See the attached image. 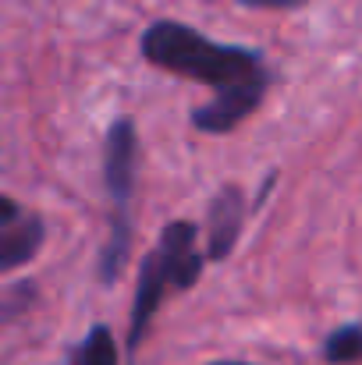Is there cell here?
<instances>
[{"label": "cell", "instance_id": "277c9868", "mask_svg": "<svg viewBox=\"0 0 362 365\" xmlns=\"http://www.w3.org/2000/svg\"><path fill=\"white\" fill-rule=\"evenodd\" d=\"M167 291H171V280H167L164 262H160V255H156V248H153V252H146L142 262H139V284H135L131 316H128V341H124L128 359L139 355V348H142V341H146V330H149V323L156 319V312H160Z\"/></svg>", "mask_w": 362, "mask_h": 365}, {"label": "cell", "instance_id": "9c48e42d", "mask_svg": "<svg viewBox=\"0 0 362 365\" xmlns=\"http://www.w3.org/2000/svg\"><path fill=\"white\" fill-rule=\"evenodd\" d=\"M241 7H252V11H295L309 0H238Z\"/></svg>", "mask_w": 362, "mask_h": 365}, {"label": "cell", "instance_id": "ba28073f", "mask_svg": "<svg viewBox=\"0 0 362 365\" xmlns=\"http://www.w3.org/2000/svg\"><path fill=\"white\" fill-rule=\"evenodd\" d=\"M75 365H118V341L107 323H93L86 341L75 348Z\"/></svg>", "mask_w": 362, "mask_h": 365}, {"label": "cell", "instance_id": "3957f363", "mask_svg": "<svg viewBox=\"0 0 362 365\" xmlns=\"http://www.w3.org/2000/svg\"><path fill=\"white\" fill-rule=\"evenodd\" d=\"M156 255L164 262V273L171 280V291H192L206 266V248H199V227L192 220H171L164 224L156 238Z\"/></svg>", "mask_w": 362, "mask_h": 365}, {"label": "cell", "instance_id": "8992f818", "mask_svg": "<svg viewBox=\"0 0 362 365\" xmlns=\"http://www.w3.org/2000/svg\"><path fill=\"white\" fill-rule=\"evenodd\" d=\"M43 238H46V224L36 213H25L18 224L0 227V273H11V269L29 266L39 255Z\"/></svg>", "mask_w": 362, "mask_h": 365}, {"label": "cell", "instance_id": "5b68a950", "mask_svg": "<svg viewBox=\"0 0 362 365\" xmlns=\"http://www.w3.org/2000/svg\"><path fill=\"white\" fill-rule=\"evenodd\" d=\"M245 217H248V202H245L241 185H235V181L221 185L217 195L210 199V210H206V259L210 262H224L235 252Z\"/></svg>", "mask_w": 362, "mask_h": 365}, {"label": "cell", "instance_id": "6da1fadb", "mask_svg": "<svg viewBox=\"0 0 362 365\" xmlns=\"http://www.w3.org/2000/svg\"><path fill=\"white\" fill-rule=\"evenodd\" d=\"M139 53L146 64L210 86L213 100L192 110V128L203 135H228L245 118L256 114L270 89V68L259 50L238 43H217L206 32L174 21L156 18L139 36Z\"/></svg>", "mask_w": 362, "mask_h": 365}, {"label": "cell", "instance_id": "7a4b0ae2", "mask_svg": "<svg viewBox=\"0 0 362 365\" xmlns=\"http://www.w3.org/2000/svg\"><path fill=\"white\" fill-rule=\"evenodd\" d=\"M135 185H139V131L131 118L111 121L104 135V188L114 202V217H111V238L100 248V284L114 287L118 277L128 266L131 255V238H135V224H131V199H135Z\"/></svg>", "mask_w": 362, "mask_h": 365}, {"label": "cell", "instance_id": "30bf717a", "mask_svg": "<svg viewBox=\"0 0 362 365\" xmlns=\"http://www.w3.org/2000/svg\"><path fill=\"white\" fill-rule=\"evenodd\" d=\"M210 365H252V362H231V359H221V362H210Z\"/></svg>", "mask_w": 362, "mask_h": 365}, {"label": "cell", "instance_id": "52a82bcc", "mask_svg": "<svg viewBox=\"0 0 362 365\" xmlns=\"http://www.w3.org/2000/svg\"><path fill=\"white\" fill-rule=\"evenodd\" d=\"M327 365H359L362 362V323H341L323 341Z\"/></svg>", "mask_w": 362, "mask_h": 365}]
</instances>
